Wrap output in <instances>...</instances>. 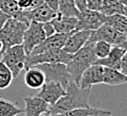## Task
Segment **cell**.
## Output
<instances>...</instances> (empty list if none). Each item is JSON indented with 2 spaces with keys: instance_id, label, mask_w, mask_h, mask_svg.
Listing matches in <instances>:
<instances>
[{
  "instance_id": "cell-31",
  "label": "cell",
  "mask_w": 127,
  "mask_h": 116,
  "mask_svg": "<svg viewBox=\"0 0 127 116\" xmlns=\"http://www.w3.org/2000/svg\"><path fill=\"white\" fill-rule=\"evenodd\" d=\"M78 9L80 10V12L82 11H85L88 9V6H87V0H74Z\"/></svg>"
},
{
  "instance_id": "cell-38",
  "label": "cell",
  "mask_w": 127,
  "mask_h": 116,
  "mask_svg": "<svg viewBox=\"0 0 127 116\" xmlns=\"http://www.w3.org/2000/svg\"><path fill=\"white\" fill-rule=\"evenodd\" d=\"M117 1H119L120 3H122L124 6H126L127 7V0H117Z\"/></svg>"
},
{
  "instance_id": "cell-41",
  "label": "cell",
  "mask_w": 127,
  "mask_h": 116,
  "mask_svg": "<svg viewBox=\"0 0 127 116\" xmlns=\"http://www.w3.org/2000/svg\"><path fill=\"white\" fill-rule=\"evenodd\" d=\"M0 12H1V11H0Z\"/></svg>"
},
{
  "instance_id": "cell-15",
  "label": "cell",
  "mask_w": 127,
  "mask_h": 116,
  "mask_svg": "<svg viewBox=\"0 0 127 116\" xmlns=\"http://www.w3.org/2000/svg\"><path fill=\"white\" fill-rule=\"evenodd\" d=\"M24 114L25 116H41L50 110V104L43 99L35 96H29L24 98Z\"/></svg>"
},
{
  "instance_id": "cell-6",
  "label": "cell",
  "mask_w": 127,
  "mask_h": 116,
  "mask_svg": "<svg viewBox=\"0 0 127 116\" xmlns=\"http://www.w3.org/2000/svg\"><path fill=\"white\" fill-rule=\"evenodd\" d=\"M36 67L41 69L45 75V82H60L67 88L72 81V77L68 71L67 64L65 63H43Z\"/></svg>"
},
{
  "instance_id": "cell-34",
  "label": "cell",
  "mask_w": 127,
  "mask_h": 116,
  "mask_svg": "<svg viewBox=\"0 0 127 116\" xmlns=\"http://www.w3.org/2000/svg\"><path fill=\"white\" fill-rule=\"evenodd\" d=\"M42 3H44V0H30V4H31V7L30 9H33L39 5H41ZM29 9V10H30Z\"/></svg>"
},
{
  "instance_id": "cell-33",
  "label": "cell",
  "mask_w": 127,
  "mask_h": 116,
  "mask_svg": "<svg viewBox=\"0 0 127 116\" xmlns=\"http://www.w3.org/2000/svg\"><path fill=\"white\" fill-rule=\"evenodd\" d=\"M9 17H10V16H8L7 14L0 12V30H1V28L3 27V25H4V24H5V22L8 20V18H9Z\"/></svg>"
},
{
  "instance_id": "cell-10",
  "label": "cell",
  "mask_w": 127,
  "mask_h": 116,
  "mask_svg": "<svg viewBox=\"0 0 127 116\" xmlns=\"http://www.w3.org/2000/svg\"><path fill=\"white\" fill-rule=\"evenodd\" d=\"M66 88L60 82H45L36 96L43 99L50 106H53L64 95H66Z\"/></svg>"
},
{
  "instance_id": "cell-12",
  "label": "cell",
  "mask_w": 127,
  "mask_h": 116,
  "mask_svg": "<svg viewBox=\"0 0 127 116\" xmlns=\"http://www.w3.org/2000/svg\"><path fill=\"white\" fill-rule=\"evenodd\" d=\"M24 14L26 19L29 22L35 21L39 23H45L52 21L58 15V12L55 11L47 3L44 2L33 9L24 10Z\"/></svg>"
},
{
  "instance_id": "cell-16",
  "label": "cell",
  "mask_w": 127,
  "mask_h": 116,
  "mask_svg": "<svg viewBox=\"0 0 127 116\" xmlns=\"http://www.w3.org/2000/svg\"><path fill=\"white\" fill-rule=\"evenodd\" d=\"M125 53H126V51L120 45L112 46L110 53L105 58L97 59V61H96L95 64H99V65L103 66V67L114 68V69H118L119 70L120 69L121 59H122V57L124 56Z\"/></svg>"
},
{
  "instance_id": "cell-9",
  "label": "cell",
  "mask_w": 127,
  "mask_h": 116,
  "mask_svg": "<svg viewBox=\"0 0 127 116\" xmlns=\"http://www.w3.org/2000/svg\"><path fill=\"white\" fill-rule=\"evenodd\" d=\"M105 23V15L100 11L87 9L80 12L78 17V30H96Z\"/></svg>"
},
{
  "instance_id": "cell-23",
  "label": "cell",
  "mask_w": 127,
  "mask_h": 116,
  "mask_svg": "<svg viewBox=\"0 0 127 116\" xmlns=\"http://www.w3.org/2000/svg\"><path fill=\"white\" fill-rule=\"evenodd\" d=\"M24 113V109L19 108L17 103L0 98V116H17Z\"/></svg>"
},
{
  "instance_id": "cell-29",
  "label": "cell",
  "mask_w": 127,
  "mask_h": 116,
  "mask_svg": "<svg viewBox=\"0 0 127 116\" xmlns=\"http://www.w3.org/2000/svg\"><path fill=\"white\" fill-rule=\"evenodd\" d=\"M42 24H43V30L45 32L46 37H50V36H52V35H54V34H56V33H57L56 29H55V27H54V25H53V23L51 21L42 23Z\"/></svg>"
},
{
  "instance_id": "cell-11",
  "label": "cell",
  "mask_w": 127,
  "mask_h": 116,
  "mask_svg": "<svg viewBox=\"0 0 127 116\" xmlns=\"http://www.w3.org/2000/svg\"><path fill=\"white\" fill-rule=\"evenodd\" d=\"M103 80H104V67L99 64H93L88 69L85 70L78 85L82 89H88V88H92L93 85L102 84Z\"/></svg>"
},
{
  "instance_id": "cell-2",
  "label": "cell",
  "mask_w": 127,
  "mask_h": 116,
  "mask_svg": "<svg viewBox=\"0 0 127 116\" xmlns=\"http://www.w3.org/2000/svg\"><path fill=\"white\" fill-rule=\"evenodd\" d=\"M93 45L94 43L87 42L83 48L73 54L71 61L67 64L68 71L72 77V80L77 84H79L85 70L96 63L98 59L94 52Z\"/></svg>"
},
{
  "instance_id": "cell-37",
  "label": "cell",
  "mask_w": 127,
  "mask_h": 116,
  "mask_svg": "<svg viewBox=\"0 0 127 116\" xmlns=\"http://www.w3.org/2000/svg\"><path fill=\"white\" fill-rule=\"evenodd\" d=\"M41 116H63L62 113H58V114H54V113H45V115H41Z\"/></svg>"
},
{
  "instance_id": "cell-35",
  "label": "cell",
  "mask_w": 127,
  "mask_h": 116,
  "mask_svg": "<svg viewBox=\"0 0 127 116\" xmlns=\"http://www.w3.org/2000/svg\"><path fill=\"white\" fill-rule=\"evenodd\" d=\"M112 115V112L111 111H107V110H103L100 113H96V114H91L89 116H111Z\"/></svg>"
},
{
  "instance_id": "cell-39",
  "label": "cell",
  "mask_w": 127,
  "mask_h": 116,
  "mask_svg": "<svg viewBox=\"0 0 127 116\" xmlns=\"http://www.w3.org/2000/svg\"><path fill=\"white\" fill-rule=\"evenodd\" d=\"M123 14L127 17V7H126V6H125V8H124V13H123Z\"/></svg>"
},
{
  "instance_id": "cell-20",
  "label": "cell",
  "mask_w": 127,
  "mask_h": 116,
  "mask_svg": "<svg viewBox=\"0 0 127 116\" xmlns=\"http://www.w3.org/2000/svg\"><path fill=\"white\" fill-rule=\"evenodd\" d=\"M103 83L107 85H121L127 83V75L123 74L120 70L114 68L104 67V80Z\"/></svg>"
},
{
  "instance_id": "cell-17",
  "label": "cell",
  "mask_w": 127,
  "mask_h": 116,
  "mask_svg": "<svg viewBox=\"0 0 127 116\" xmlns=\"http://www.w3.org/2000/svg\"><path fill=\"white\" fill-rule=\"evenodd\" d=\"M51 22L53 23L57 33H73L77 31L78 18L76 17H69L58 13Z\"/></svg>"
},
{
  "instance_id": "cell-22",
  "label": "cell",
  "mask_w": 127,
  "mask_h": 116,
  "mask_svg": "<svg viewBox=\"0 0 127 116\" xmlns=\"http://www.w3.org/2000/svg\"><path fill=\"white\" fill-rule=\"evenodd\" d=\"M105 24H108L116 30L127 34V17L124 14L105 15Z\"/></svg>"
},
{
  "instance_id": "cell-27",
  "label": "cell",
  "mask_w": 127,
  "mask_h": 116,
  "mask_svg": "<svg viewBox=\"0 0 127 116\" xmlns=\"http://www.w3.org/2000/svg\"><path fill=\"white\" fill-rule=\"evenodd\" d=\"M102 109H98V108H93V107H84V108H78V109H74L65 113H62L63 116H89L91 114H96V113H100L102 112Z\"/></svg>"
},
{
  "instance_id": "cell-4",
  "label": "cell",
  "mask_w": 127,
  "mask_h": 116,
  "mask_svg": "<svg viewBox=\"0 0 127 116\" xmlns=\"http://www.w3.org/2000/svg\"><path fill=\"white\" fill-rule=\"evenodd\" d=\"M72 54L66 52L64 49H54L39 54L27 55L24 69L27 70L43 63H65L68 64L72 59Z\"/></svg>"
},
{
  "instance_id": "cell-7",
  "label": "cell",
  "mask_w": 127,
  "mask_h": 116,
  "mask_svg": "<svg viewBox=\"0 0 127 116\" xmlns=\"http://www.w3.org/2000/svg\"><path fill=\"white\" fill-rule=\"evenodd\" d=\"M126 38H127L126 33L120 32L116 30L115 28H113L112 26L104 23L98 29L93 30L91 32V35H90L88 42L95 43L100 40H104L110 43L112 46H116V45H121L125 41Z\"/></svg>"
},
{
  "instance_id": "cell-8",
  "label": "cell",
  "mask_w": 127,
  "mask_h": 116,
  "mask_svg": "<svg viewBox=\"0 0 127 116\" xmlns=\"http://www.w3.org/2000/svg\"><path fill=\"white\" fill-rule=\"evenodd\" d=\"M46 38L45 32L43 30V24L35 21H31L24 32L22 45L25 49L27 55L31 53L33 49L38 46Z\"/></svg>"
},
{
  "instance_id": "cell-14",
  "label": "cell",
  "mask_w": 127,
  "mask_h": 116,
  "mask_svg": "<svg viewBox=\"0 0 127 116\" xmlns=\"http://www.w3.org/2000/svg\"><path fill=\"white\" fill-rule=\"evenodd\" d=\"M71 33H56V34L46 37L38 46H36L29 55L39 54L45 51L54 50V49H63L68 37Z\"/></svg>"
},
{
  "instance_id": "cell-36",
  "label": "cell",
  "mask_w": 127,
  "mask_h": 116,
  "mask_svg": "<svg viewBox=\"0 0 127 116\" xmlns=\"http://www.w3.org/2000/svg\"><path fill=\"white\" fill-rule=\"evenodd\" d=\"M120 46H121V47H122V48L124 49V50H125V51L127 52V38L125 39V41H124V42H123V43H122V44H121Z\"/></svg>"
},
{
  "instance_id": "cell-25",
  "label": "cell",
  "mask_w": 127,
  "mask_h": 116,
  "mask_svg": "<svg viewBox=\"0 0 127 116\" xmlns=\"http://www.w3.org/2000/svg\"><path fill=\"white\" fill-rule=\"evenodd\" d=\"M14 79L12 71L7 67V65L0 61V90L8 88Z\"/></svg>"
},
{
  "instance_id": "cell-19",
  "label": "cell",
  "mask_w": 127,
  "mask_h": 116,
  "mask_svg": "<svg viewBox=\"0 0 127 116\" xmlns=\"http://www.w3.org/2000/svg\"><path fill=\"white\" fill-rule=\"evenodd\" d=\"M24 83L30 89H39L45 83V75L41 69L34 66L26 70Z\"/></svg>"
},
{
  "instance_id": "cell-21",
  "label": "cell",
  "mask_w": 127,
  "mask_h": 116,
  "mask_svg": "<svg viewBox=\"0 0 127 116\" xmlns=\"http://www.w3.org/2000/svg\"><path fill=\"white\" fill-rule=\"evenodd\" d=\"M58 13L64 16L78 18L80 15V10L78 9L74 0H59Z\"/></svg>"
},
{
  "instance_id": "cell-18",
  "label": "cell",
  "mask_w": 127,
  "mask_h": 116,
  "mask_svg": "<svg viewBox=\"0 0 127 116\" xmlns=\"http://www.w3.org/2000/svg\"><path fill=\"white\" fill-rule=\"evenodd\" d=\"M0 11L10 17L23 21L27 24L30 22L26 19L24 10H21L17 4V0H0Z\"/></svg>"
},
{
  "instance_id": "cell-32",
  "label": "cell",
  "mask_w": 127,
  "mask_h": 116,
  "mask_svg": "<svg viewBox=\"0 0 127 116\" xmlns=\"http://www.w3.org/2000/svg\"><path fill=\"white\" fill-rule=\"evenodd\" d=\"M44 2L49 4L55 11L58 12V8H59V0H44Z\"/></svg>"
},
{
  "instance_id": "cell-40",
  "label": "cell",
  "mask_w": 127,
  "mask_h": 116,
  "mask_svg": "<svg viewBox=\"0 0 127 116\" xmlns=\"http://www.w3.org/2000/svg\"><path fill=\"white\" fill-rule=\"evenodd\" d=\"M2 51V42H1V39H0V53Z\"/></svg>"
},
{
  "instance_id": "cell-5",
  "label": "cell",
  "mask_w": 127,
  "mask_h": 116,
  "mask_svg": "<svg viewBox=\"0 0 127 116\" xmlns=\"http://www.w3.org/2000/svg\"><path fill=\"white\" fill-rule=\"evenodd\" d=\"M27 54L22 44L9 47L1 53V61L12 71L14 78H17L20 72L24 69Z\"/></svg>"
},
{
  "instance_id": "cell-30",
  "label": "cell",
  "mask_w": 127,
  "mask_h": 116,
  "mask_svg": "<svg viewBox=\"0 0 127 116\" xmlns=\"http://www.w3.org/2000/svg\"><path fill=\"white\" fill-rule=\"evenodd\" d=\"M123 74L127 75V52L124 54V56L121 59V63H120V69H119Z\"/></svg>"
},
{
  "instance_id": "cell-13",
  "label": "cell",
  "mask_w": 127,
  "mask_h": 116,
  "mask_svg": "<svg viewBox=\"0 0 127 116\" xmlns=\"http://www.w3.org/2000/svg\"><path fill=\"white\" fill-rule=\"evenodd\" d=\"M91 32L92 31L90 30H78L71 33L63 49L72 55L75 54L81 48H83L86 45V43L89 41Z\"/></svg>"
},
{
  "instance_id": "cell-1",
  "label": "cell",
  "mask_w": 127,
  "mask_h": 116,
  "mask_svg": "<svg viewBox=\"0 0 127 116\" xmlns=\"http://www.w3.org/2000/svg\"><path fill=\"white\" fill-rule=\"evenodd\" d=\"M66 90V95H64L55 105L51 106L47 113H65L78 108L90 107L89 96L91 93V88L82 89L76 82L72 80Z\"/></svg>"
},
{
  "instance_id": "cell-28",
  "label": "cell",
  "mask_w": 127,
  "mask_h": 116,
  "mask_svg": "<svg viewBox=\"0 0 127 116\" xmlns=\"http://www.w3.org/2000/svg\"><path fill=\"white\" fill-rule=\"evenodd\" d=\"M103 1L104 0H87L88 9L94 10V11H100Z\"/></svg>"
},
{
  "instance_id": "cell-24",
  "label": "cell",
  "mask_w": 127,
  "mask_h": 116,
  "mask_svg": "<svg viewBox=\"0 0 127 116\" xmlns=\"http://www.w3.org/2000/svg\"><path fill=\"white\" fill-rule=\"evenodd\" d=\"M125 6L117 0H104L100 12L106 16L114 15V14H123Z\"/></svg>"
},
{
  "instance_id": "cell-26",
  "label": "cell",
  "mask_w": 127,
  "mask_h": 116,
  "mask_svg": "<svg viewBox=\"0 0 127 116\" xmlns=\"http://www.w3.org/2000/svg\"><path fill=\"white\" fill-rule=\"evenodd\" d=\"M93 48H94V52L96 54L97 58L101 59V58H105L110 53L112 45L104 40H100V41H97L94 43Z\"/></svg>"
},
{
  "instance_id": "cell-3",
  "label": "cell",
  "mask_w": 127,
  "mask_h": 116,
  "mask_svg": "<svg viewBox=\"0 0 127 116\" xmlns=\"http://www.w3.org/2000/svg\"><path fill=\"white\" fill-rule=\"evenodd\" d=\"M29 24L9 17L3 27L0 30V39L2 42V52H4L9 47L22 44L23 35Z\"/></svg>"
}]
</instances>
